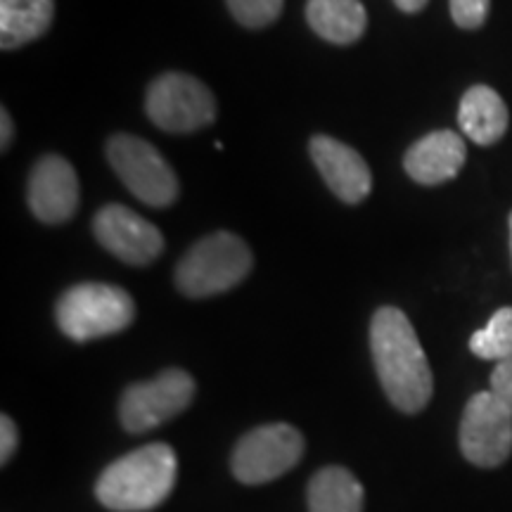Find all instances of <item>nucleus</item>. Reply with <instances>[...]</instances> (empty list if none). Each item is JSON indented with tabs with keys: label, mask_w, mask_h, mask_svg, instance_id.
<instances>
[{
	"label": "nucleus",
	"mask_w": 512,
	"mask_h": 512,
	"mask_svg": "<svg viewBox=\"0 0 512 512\" xmlns=\"http://www.w3.org/2000/svg\"><path fill=\"white\" fill-rule=\"evenodd\" d=\"M370 349L387 399L401 413H420L432 399L434 377L406 313L396 306L377 309L370 323Z\"/></svg>",
	"instance_id": "obj_1"
},
{
	"label": "nucleus",
	"mask_w": 512,
	"mask_h": 512,
	"mask_svg": "<svg viewBox=\"0 0 512 512\" xmlns=\"http://www.w3.org/2000/svg\"><path fill=\"white\" fill-rule=\"evenodd\" d=\"M178 458L169 444H147L105 467L95 496L114 512H147L162 505L176 486Z\"/></svg>",
	"instance_id": "obj_2"
},
{
	"label": "nucleus",
	"mask_w": 512,
	"mask_h": 512,
	"mask_svg": "<svg viewBox=\"0 0 512 512\" xmlns=\"http://www.w3.org/2000/svg\"><path fill=\"white\" fill-rule=\"evenodd\" d=\"M252 249L235 233H211L197 240L176 266V287L185 297L204 299L233 290L252 271Z\"/></svg>",
	"instance_id": "obj_3"
},
{
	"label": "nucleus",
	"mask_w": 512,
	"mask_h": 512,
	"mask_svg": "<svg viewBox=\"0 0 512 512\" xmlns=\"http://www.w3.org/2000/svg\"><path fill=\"white\" fill-rule=\"evenodd\" d=\"M60 330L74 342L117 335L136 318L131 294L117 285L81 283L69 287L55 306Z\"/></svg>",
	"instance_id": "obj_4"
},
{
	"label": "nucleus",
	"mask_w": 512,
	"mask_h": 512,
	"mask_svg": "<svg viewBox=\"0 0 512 512\" xmlns=\"http://www.w3.org/2000/svg\"><path fill=\"white\" fill-rule=\"evenodd\" d=\"M145 112L166 133H195L214 124L216 100L195 76L169 72L150 83Z\"/></svg>",
	"instance_id": "obj_5"
},
{
	"label": "nucleus",
	"mask_w": 512,
	"mask_h": 512,
	"mask_svg": "<svg viewBox=\"0 0 512 512\" xmlns=\"http://www.w3.org/2000/svg\"><path fill=\"white\" fill-rule=\"evenodd\" d=\"M107 159L114 174L121 178L147 207H171L178 197V178L157 147L143 138L119 133L107 143Z\"/></svg>",
	"instance_id": "obj_6"
},
{
	"label": "nucleus",
	"mask_w": 512,
	"mask_h": 512,
	"mask_svg": "<svg viewBox=\"0 0 512 512\" xmlns=\"http://www.w3.org/2000/svg\"><path fill=\"white\" fill-rule=\"evenodd\" d=\"M195 380L181 368H169L150 382H136L121 394L119 420L124 430L140 434L181 415L195 399Z\"/></svg>",
	"instance_id": "obj_7"
},
{
	"label": "nucleus",
	"mask_w": 512,
	"mask_h": 512,
	"mask_svg": "<svg viewBox=\"0 0 512 512\" xmlns=\"http://www.w3.org/2000/svg\"><path fill=\"white\" fill-rule=\"evenodd\" d=\"M304 456V437L285 422L261 425L235 446L230 467L242 484H266L283 477Z\"/></svg>",
	"instance_id": "obj_8"
},
{
	"label": "nucleus",
	"mask_w": 512,
	"mask_h": 512,
	"mask_svg": "<svg viewBox=\"0 0 512 512\" xmlns=\"http://www.w3.org/2000/svg\"><path fill=\"white\" fill-rule=\"evenodd\" d=\"M458 439L472 465H503L512 453V411L494 392L475 394L463 411Z\"/></svg>",
	"instance_id": "obj_9"
},
{
	"label": "nucleus",
	"mask_w": 512,
	"mask_h": 512,
	"mask_svg": "<svg viewBox=\"0 0 512 512\" xmlns=\"http://www.w3.org/2000/svg\"><path fill=\"white\" fill-rule=\"evenodd\" d=\"M95 240L119 261L147 266L164 252V235L157 226L124 204H107L93 219Z\"/></svg>",
	"instance_id": "obj_10"
},
{
	"label": "nucleus",
	"mask_w": 512,
	"mask_h": 512,
	"mask_svg": "<svg viewBox=\"0 0 512 512\" xmlns=\"http://www.w3.org/2000/svg\"><path fill=\"white\" fill-rule=\"evenodd\" d=\"M29 209L43 223H64L79 209V176L60 155H46L36 162L29 176Z\"/></svg>",
	"instance_id": "obj_11"
},
{
	"label": "nucleus",
	"mask_w": 512,
	"mask_h": 512,
	"mask_svg": "<svg viewBox=\"0 0 512 512\" xmlns=\"http://www.w3.org/2000/svg\"><path fill=\"white\" fill-rule=\"evenodd\" d=\"M309 152L318 174L342 202L358 204L373 190V174L354 147L339 143L330 136H313Z\"/></svg>",
	"instance_id": "obj_12"
},
{
	"label": "nucleus",
	"mask_w": 512,
	"mask_h": 512,
	"mask_svg": "<svg viewBox=\"0 0 512 512\" xmlns=\"http://www.w3.org/2000/svg\"><path fill=\"white\" fill-rule=\"evenodd\" d=\"M467 159L465 140L456 131H432L403 157L406 174L420 185H439L460 174Z\"/></svg>",
	"instance_id": "obj_13"
},
{
	"label": "nucleus",
	"mask_w": 512,
	"mask_h": 512,
	"mask_svg": "<svg viewBox=\"0 0 512 512\" xmlns=\"http://www.w3.org/2000/svg\"><path fill=\"white\" fill-rule=\"evenodd\" d=\"M460 131L465 133L472 143L489 147L496 145L505 136L510 124L508 107L501 95L491 86H472L467 88L458 110Z\"/></svg>",
	"instance_id": "obj_14"
},
{
	"label": "nucleus",
	"mask_w": 512,
	"mask_h": 512,
	"mask_svg": "<svg viewBox=\"0 0 512 512\" xmlns=\"http://www.w3.org/2000/svg\"><path fill=\"white\" fill-rule=\"evenodd\" d=\"M306 22L325 41L349 46L363 36L368 15L361 0H309Z\"/></svg>",
	"instance_id": "obj_15"
},
{
	"label": "nucleus",
	"mask_w": 512,
	"mask_h": 512,
	"mask_svg": "<svg viewBox=\"0 0 512 512\" xmlns=\"http://www.w3.org/2000/svg\"><path fill=\"white\" fill-rule=\"evenodd\" d=\"M55 17V0H0V48L15 50L41 38Z\"/></svg>",
	"instance_id": "obj_16"
},
{
	"label": "nucleus",
	"mask_w": 512,
	"mask_h": 512,
	"mask_svg": "<svg viewBox=\"0 0 512 512\" xmlns=\"http://www.w3.org/2000/svg\"><path fill=\"white\" fill-rule=\"evenodd\" d=\"M309 512H363V486L344 467H323L309 482Z\"/></svg>",
	"instance_id": "obj_17"
},
{
	"label": "nucleus",
	"mask_w": 512,
	"mask_h": 512,
	"mask_svg": "<svg viewBox=\"0 0 512 512\" xmlns=\"http://www.w3.org/2000/svg\"><path fill=\"white\" fill-rule=\"evenodd\" d=\"M470 351L484 361H503L512 354V306L498 309L486 328L470 337Z\"/></svg>",
	"instance_id": "obj_18"
},
{
	"label": "nucleus",
	"mask_w": 512,
	"mask_h": 512,
	"mask_svg": "<svg viewBox=\"0 0 512 512\" xmlns=\"http://www.w3.org/2000/svg\"><path fill=\"white\" fill-rule=\"evenodd\" d=\"M285 0H226L230 15L247 29H264L283 12Z\"/></svg>",
	"instance_id": "obj_19"
},
{
	"label": "nucleus",
	"mask_w": 512,
	"mask_h": 512,
	"mask_svg": "<svg viewBox=\"0 0 512 512\" xmlns=\"http://www.w3.org/2000/svg\"><path fill=\"white\" fill-rule=\"evenodd\" d=\"M448 8H451L453 22L460 29H479L489 17L491 0H448Z\"/></svg>",
	"instance_id": "obj_20"
},
{
	"label": "nucleus",
	"mask_w": 512,
	"mask_h": 512,
	"mask_svg": "<svg viewBox=\"0 0 512 512\" xmlns=\"http://www.w3.org/2000/svg\"><path fill=\"white\" fill-rule=\"evenodd\" d=\"M489 392H494L498 399H501L512 411V354L496 363L494 373H491Z\"/></svg>",
	"instance_id": "obj_21"
},
{
	"label": "nucleus",
	"mask_w": 512,
	"mask_h": 512,
	"mask_svg": "<svg viewBox=\"0 0 512 512\" xmlns=\"http://www.w3.org/2000/svg\"><path fill=\"white\" fill-rule=\"evenodd\" d=\"M19 444V432L15 420L10 415L0 418V463L8 465V460L15 456Z\"/></svg>",
	"instance_id": "obj_22"
},
{
	"label": "nucleus",
	"mask_w": 512,
	"mask_h": 512,
	"mask_svg": "<svg viewBox=\"0 0 512 512\" xmlns=\"http://www.w3.org/2000/svg\"><path fill=\"white\" fill-rule=\"evenodd\" d=\"M12 133H15V126H12V119L8 110L0 112V145H3V150H8L10 143H12Z\"/></svg>",
	"instance_id": "obj_23"
},
{
	"label": "nucleus",
	"mask_w": 512,
	"mask_h": 512,
	"mask_svg": "<svg viewBox=\"0 0 512 512\" xmlns=\"http://www.w3.org/2000/svg\"><path fill=\"white\" fill-rule=\"evenodd\" d=\"M394 5L399 8L401 12H408V15H415V12H420L422 8L427 5V0H394Z\"/></svg>",
	"instance_id": "obj_24"
},
{
	"label": "nucleus",
	"mask_w": 512,
	"mask_h": 512,
	"mask_svg": "<svg viewBox=\"0 0 512 512\" xmlns=\"http://www.w3.org/2000/svg\"><path fill=\"white\" fill-rule=\"evenodd\" d=\"M510 252H512V211H510Z\"/></svg>",
	"instance_id": "obj_25"
}]
</instances>
